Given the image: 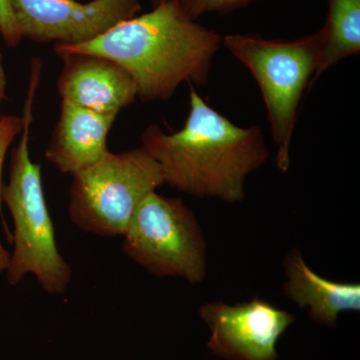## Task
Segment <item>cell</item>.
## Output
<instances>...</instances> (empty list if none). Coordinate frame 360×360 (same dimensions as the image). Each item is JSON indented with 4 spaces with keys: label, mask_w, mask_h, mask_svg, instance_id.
<instances>
[{
    "label": "cell",
    "mask_w": 360,
    "mask_h": 360,
    "mask_svg": "<svg viewBox=\"0 0 360 360\" xmlns=\"http://www.w3.org/2000/svg\"><path fill=\"white\" fill-rule=\"evenodd\" d=\"M189 87L191 110L184 127L167 134L149 125L142 148L158 161L165 184L200 198L240 202L246 177L269 160L264 131L257 125L234 124Z\"/></svg>",
    "instance_id": "1"
},
{
    "label": "cell",
    "mask_w": 360,
    "mask_h": 360,
    "mask_svg": "<svg viewBox=\"0 0 360 360\" xmlns=\"http://www.w3.org/2000/svg\"><path fill=\"white\" fill-rule=\"evenodd\" d=\"M222 45L219 32L191 20L179 1L153 7L92 41L53 45L54 51L92 54L115 61L134 79L137 97L167 101L182 84L203 85Z\"/></svg>",
    "instance_id": "2"
},
{
    "label": "cell",
    "mask_w": 360,
    "mask_h": 360,
    "mask_svg": "<svg viewBox=\"0 0 360 360\" xmlns=\"http://www.w3.org/2000/svg\"><path fill=\"white\" fill-rule=\"evenodd\" d=\"M44 63L32 60L27 96L23 106L20 142L11 151L8 182L4 184L1 200L14 224V248L7 265V283L18 285L26 274L37 277L49 295H63L72 278V269L59 252L42 186L41 167L30 158V127L33 105Z\"/></svg>",
    "instance_id": "3"
},
{
    "label": "cell",
    "mask_w": 360,
    "mask_h": 360,
    "mask_svg": "<svg viewBox=\"0 0 360 360\" xmlns=\"http://www.w3.org/2000/svg\"><path fill=\"white\" fill-rule=\"evenodd\" d=\"M222 45L257 80L276 148L277 167L288 172L298 108L319 65V32L295 40L227 34L222 37Z\"/></svg>",
    "instance_id": "4"
},
{
    "label": "cell",
    "mask_w": 360,
    "mask_h": 360,
    "mask_svg": "<svg viewBox=\"0 0 360 360\" xmlns=\"http://www.w3.org/2000/svg\"><path fill=\"white\" fill-rule=\"evenodd\" d=\"M72 176L71 221L80 231L104 238L122 236L142 201L165 184L160 165L142 146L110 151Z\"/></svg>",
    "instance_id": "5"
},
{
    "label": "cell",
    "mask_w": 360,
    "mask_h": 360,
    "mask_svg": "<svg viewBox=\"0 0 360 360\" xmlns=\"http://www.w3.org/2000/svg\"><path fill=\"white\" fill-rule=\"evenodd\" d=\"M122 236L123 252L153 276L181 277L193 284L205 281V238L180 198L149 194Z\"/></svg>",
    "instance_id": "6"
},
{
    "label": "cell",
    "mask_w": 360,
    "mask_h": 360,
    "mask_svg": "<svg viewBox=\"0 0 360 360\" xmlns=\"http://www.w3.org/2000/svg\"><path fill=\"white\" fill-rule=\"evenodd\" d=\"M23 39L54 45L92 41L139 15L141 0H11Z\"/></svg>",
    "instance_id": "7"
},
{
    "label": "cell",
    "mask_w": 360,
    "mask_h": 360,
    "mask_svg": "<svg viewBox=\"0 0 360 360\" xmlns=\"http://www.w3.org/2000/svg\"><path fill=\"white\" fill-rule=\"evenodd\" d=\"M212 338L207 347L226 360H276V345L295 315L269 302L253 298L229 305L208 302L200 309Z\"/></svg>",
    "instance_id": "8"
},
{
    "label": "cell",
    "mask_w": 360,
    "mask_h": 360,
    "mask_svg": "<svg viewBox=\"0 0 360 360\" xmlns=\"http://www.w3.org/2000/svg\"><path fill=\"white\" fill-rule=\"evenodd\" d=\"M63 61L58 78L63 101L103 115H116L137 97L136 86L124 68L92 54L56 51Z\"/></svg>",
    "instance_id": "9"
},
{
    "label": "cell",
    "mask_w": 360,
    "mask_h": 360,
    "mask_svg": "<svg viewBox=\"0 0 360 360\" xmlns=\"http://www.w3.org/2000/svg\"><path fill=\"white\" fill-rule=\"evenodd\" d=\"M116 115H103L61 101L60 115L45 158L63 174L75 175L110 153L108 137Z\"/></svg>",
    "instance_id": "10"
},
{
    "label": "cell",
    "mask_w": 360,
    "mask_h": 360,
    "mask_svg": "<svg viewBox=\"0 0 360 360\" xmlns=\"http://www.w3.org/2000/svg\"><path fill=\"white\" fill-rule=\"evenodd\" d=\"M288 281L284 295L300 309H309V316L316 323L335 328L342 312L360 310V285L324 278L303 259L302 251L292 250L283 262Z\"/></svg>",
    "instance_id": "11"
},
{
    "label": "cell",
    "mask_w": 360,
    "mask_h": 360,
    "mask_svg": "<svg viewBox=\"0 0 360 360\" xmlns=\"http://www.w3.org/2000/svg\"><path fill=\"white\" fill-rule=\"evenodd\" d=\"M328 4L326 25L319 30V65L309 87L329 68L360 51V0H328Z\"/></svg>",
    "instance_id": "12"
},
{
    "label": "cell",
    "mask_w": 360,
    "mask_h": 360,
    "mask_svg": "<svg viewBox=\"0 0 360 360\" xmlns=\"http://www.w3.org/2000/svg\"><path fill=\"white\" fill-rule=\"evenodd\" d=\"M25 125L23 116L4 115L0 117V215H1V191L4 187L2 182V170H4V160L9 146L20 135ZM11 253L2 245L0 238V274L6 271L8 265Z\"/></svg>",
    "instance_id": "13"
},
{
    "label": "cell",
    "mask_w": 360,
    "mask_h": 360,
    "mask_svg": "<svg viewBox=\"0 0 360 360\" xmlns=\"http://www.w3.org/2000/svg\"><path fill=\"white\" fill-rule=\"evenodd\" d=\"M258 0H180L184 13L196 20L207 13L226 14L257 2Z\"/></svg>",
    "instance_id": "14"
},
{
    "label": "cell",
    "mask_w": 360,
    "mask_h": 360,
    "mask_svg": "<svg viewBox=\"0 0 360 360\" xmlns=\"http://www.w3.org/2000/svg\"><path fill=\"white\" fill-rule=\"evenodd\" d=\"M0 33L7 46L11 49L18 47L23 39L11 0H0Z\"/></svg>",
    "instance_id": "15"
},
{
    "label": "cell",
    "mask_w": 360,
    "mask_h": 360,
    "mask_svg": "<svg viewBox=\"0 0 360 360\" xmlns=\"http://www.w3.org/2000/svg\"><path fill=\"white\" fill-rule=\"evenodd\" d=\"M6 87L7 80L6 71H4L1 52H0V104L4 103L6 99Z\"/></svg>",
    "instance_id": "16"
},
{
    "label": "cell",
    "mask_w": 360,
    "mask_h": 360,
    "mask_svg": "<svg viewBox=\"0 0 360 360\" xmlns=\"http://www.w3.org/2000/svg\"><path fill=\"white\" fill-rule=\"evenodd\" d=\"M151 4H153V7L160 6L161 4H165V2L169 1H180V0H150Z\"/></svg>",
    "instance_id": "17"
}]
</instances>
